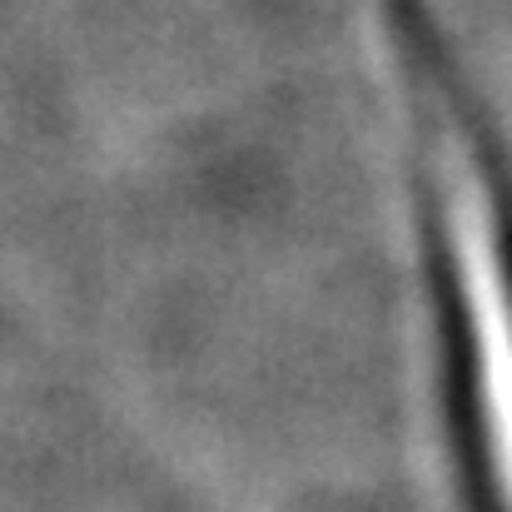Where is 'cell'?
<instances>
[{"instance_id":"1","label":"cell","mask_w":512,"mask_h":512,"mask_svg":"<svg viewBox=\"0 0 512 512\" xmlns=\"http://www.w3.org/2000/svg\"><path fill=\"white\" fill-rule=\"evenodd\" d=\"M438 189L468 339L478 468L493 512H512V269L493 189L453 120L438 130Z\"/></svg>"}]
</instances>
